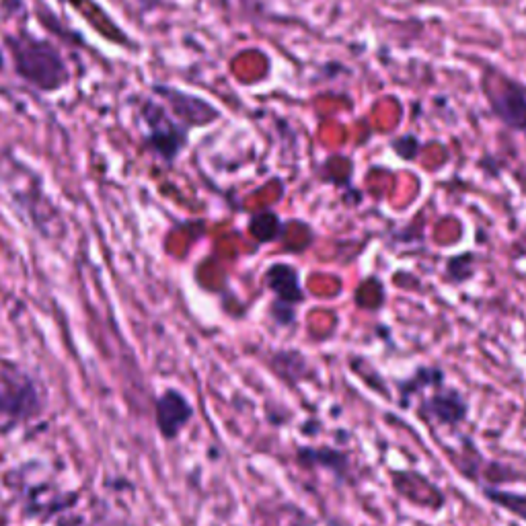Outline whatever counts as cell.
Returning a JSON list of instances; mask_svg holds the SVG:
<instances>
[{
    "instance_id": "obj_8",
    "label": "cell",
    "mask_w": 526,
    "mask_h": 526,
    "mask_svg": "<svg viewBox=\"0 0 526 526\" xmlns=\"http://www.w3.org/2000/svg\"><path fill=\"white\" fill-rule=\"evenodd\" d=\"M483 498L492 504L512 512L520 520H526V496L516 492H502L498 487H483Z\"/></svg>"
},
{
    "instance_id": "obj_7",
    "label": "cell",
    "mask_w": 526,
    "mask_h": 526,
    "mask_svg": "<svg viewBox=\"0 0 526 526\" xmlns=\"http://www.w3.org/2000/svg\"><path fill=\"white\" fill-rule=\"evenodd\" d=\"M268 284L278 296V305L294 307L305 300V292L300 288L298 274L290 266H274L268 272Z\"/></svg>"
},
{
    "instance_id": "obj_5",
    "label": "cell",
    "mask_w": 526,
    "mask_h": 526,
    "mask_svg": "<svg viewBox=\"0 0 526 526\" xmlns=\"http://www.w3.org/2000/svg\"><path fill=\"white\" fill-rule=\"evenodd\" d=\"M296 463L305 469H323L335 475L337 481H348L352 477L350 457L340 448L329 446H300L296 450Z\"/></svg>"
},
{
    "instance_id": "obj_3",
    "label": "cell",
    "mask_w": 526,
    "mask_h": 526,
    "mask_svg": "<svg viewBox=\"0 0 526 526\" xmlns=\"http://www.w3.org/2000/svg\"><path fill=\"white\" fill-rule=\"evenodd\" d=\"M196 416V409L183 391L175 387H167L155 399V424L157 432L163 440L173 442L181 436V432L190 426Z\"/></svg>"
},
{
    "instance_id": "obj_10",
    "label": "cell",
    "mask_w": 526,
    "mask_h": 526,
    "mask_svg": "<svg viewBox=\"0 0 526 526\" xmlns=\"http://www.w3.org/2000/svg\"><path fill=\"white\" fill-rule=\"evenodd\" d=\"M391 146H393V150H395V153H397L403 161H413V159H416L418 153H420V148H422L418 136H413V134H405V136L395 138V140L391 142Z\"/></svg>"
},
{
    "instance_id": "obj_4",
    "label": "cell",
    "mask_w": 526,
    "mask_h": 526,
    "mask_svg": "<svg viewBox=\"0 0 526 526\" xmlns=\"http://www.w3.org/2000/svg\"><path fill=\"white\" fill-rule=\"evenodd\" d=\"M42 407L40 391L29 381L15 385L0 379V418H7L11 424L29 422L40 416Z\"/></svg>"
},
{
    "instance_id": "obj_6",
    "label": "cell",
    "mask_w": 526,
    "mask_h": 526,
    "mask_svg": "<svg viewBox=\"0 0 526 526\" xmlns=\"http://www.w3.org/2000/svg\"><path fill=\"white\" fill-rule=\"evenodd\" d=\"M446 374L438 366H420L416 372L407 377L405 381L397 383L399 395H401V407H407L409 399L413 395H424L426 391H434L438 387H444Z\"/></svg>"
},
{
    "instance_id": "obj_2",
    "label": "cell",
    "mask_w": 526,
    "mask_h": 526,
    "mask_svg": "<svg viewBox=\"0 0 526 526\" xmlns=\"http://www.w3.org/2000/svg\"><path fill=\"white\" fill-rule=\"evenodd\" d=\"M418 418L434 428H457L469 416V403L465 395L455 387H438L430 395H422Z\"/></svg>"
},
{
    "instance_id": "obj_9",
    "label": "cell",
    "mask_w": 526,
    "mask_h": 526,
    "mask_svg": "<svg viewBox=\"0 0 526 526\" xmlns=\"http://www.w3.org/2000/svg\"><path fill=\"white\" fill-rule=\"evenodd\" d=\"M475 257L473 253H463L459 257H453V259H448L446 263V278L450 282H467L473 278L475 274Z\"/></svg>"
},
{
    "instance_id": "obj_1",
    "label": "cell",
    "mask_w": 526,
    "mask_h": 526,
    "mask_svg": "<svg viewBox=\"0 0 526 526\" xmlns=\"http://www.w3.org/2000/svg\"><path fill=\"white\" fill-rule=\"evenodd\" d=\"M483 81V93L492 105L494 116L516 132H526V91L502 77V74H487Z\"/></svg>"
}]
</instances>
